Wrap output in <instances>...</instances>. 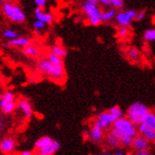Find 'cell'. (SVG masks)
<instances>
[{"instance_id":"8","label":"cell","mask_w":155,"mask_h":155,"mask_svg":"<svg viewBox=\"0 0 155 155\" xmlns=\"http://www.w3.org/2000/svg\"><path fill=\"white\" fill-rule=\"evenodd\" d=\"M131 147L134 150H150V142L147 140L142 135H137L132 138Z\"/></svg>"},{"instance_id":"4","label":"cell","mask_w":155,"mask_h":155,"mask_svg":"<svg viewBox=\"0 0 155 155\" xmlns=\"http://www.w3.org/2000/svg\"><path fill=\"white\" fill-rule=\"evenodd\" d=\"M112 127L127 134V135H130L132 138L135 137L138 134L137 126L134 125L130 119H127V117L124 116L119 117L114 121L112 124Z\"/></svg>"},{"instance_id":"11","label":"cell","mask_w":155,"mask_h":155,"mask_svg":"<svg viewBox=\"0 0 155 155\" xmlns=\"http://www.w3.org/2000/svg\"><path fill=\"white\" fill-rule=\"evenodd\" d=\"M137 131L140 133V135L145 137L147 140H149L150 142H154L155 140V130H152L149 127H146L143 124L137 125Z\"/></svg>"},{"instance_id":"35","label":"cell","mask_w":155,"mask_h":155,"mask_svg":"<svg viewBox=\"0 0 155 155\" xmlns=\"http://www.w3.org/2000/svg\"><path fill=\"white\" fill-rule=\"evenodd\" d=\"M35 2L39 8H44L47 4V0H35Z\"/></svg>"},{"instance_id":"43","label":"cell","mask_w":155,"mask_h":155,"mask_svg":"<svg viewBox=\"0 0 155 155\" xmlns=\"http://www.w3.org/2000/svg\"><path fill=\"white\" fill-rule=\"evenodd\" d=\"M1 29H2V27H1V26H0V31H1Z\"/></svg>"},{"instance_id":"19","label":"cell","mask_w":155,"mask_h":155,"mask_svg":"<svg viewBox=\"0 0 155 155\" xmlns=\"http://www.w3.org/2000/svg\"><path fill=\"white\" fill-rule=\"evenodd\" d=\"M106 144L110 147H112V149H117V147L121 146L119 140L115 136H113L112 134H110V133H107V135L106 137Z\"/></svg>"},{"instance_id":"40","label":"cell","mask_w":155,"mask_h":155,"mask_svg":"<svg viewBox=\"0 0 155 155\" xmlns=\"http://www.w3.org/2000/svg\"><path fill=\"white\" fill-rule=\"evenodd\" d=\"M87 2H89V3H91V4H98L97 2V0H87Z\"/></svg>"},{"instance_id":"33","label":"cell","mask_w":155,"mask_h":155,"mask_svg":"<svg viewBox=\"0 0 155 155\" xmlns=\"http://www.w3.org/2000/svg\"><path fill=\"white\" fill-rule=\"evenodd\" d=\"M126 12H127V15L130 17L131 20L136 19V16H137V12L136 11H134V10H129V11H127Z\"/></svg>"},{"instance_id":"5","label":"cell","mask_w":155,"mask_h":155,"mask_svg":"<svg viewBox=\"0 0 155 155\" xmlns=\"http://www.w3.org/2000/svg\"><path fill=\"white\" fill-rule=\"evenodd\" d=\"M82 10L89 18V22L92 26H98L101 22V11L96 4L84 2L82 4Z\"/></svg>"},{"instance_id":"23","label":"cell","mask_w":155,"mask_h":155,"mask_svg":"<svg viewBox=\"0 0 155 155\" xmlns=\"http://www.w3.org/2000/svg\"><path fill=\"white\" fill-rule=\"evenodd\" d=\"M15 110H16V102L15 101H12V102L7 103L1 109V110L4 114H11Z\"/></svg>"},{"instance_id":"26","label":"cell","mask_w":155,"mask_h":155,"mask_svg":"<svg viewBox=\"0 0 155 155\" xmlns=\"http://www.w3.org/2000/svg\"><path fill=\"white\" fill-rule=\"evenodd\" d=\"M47 59L49 60V61L51 63V64H64V61H63V58L59 57L55 54H53V53H49L48 57Z\"/></svg>"},{"instance_id":"10","label":"cell","mask_w":155,"mask_h":155,"mask_svg":"<svg viewBox=\"0 0 155 155\" xmlns=\"http://www.w3.org/2000/svg\"><path fill=\"white\" fill-rule=\"evenodd\" d=\"M32 39L30 37H15L13 39H9V42L7 43V46L9 47H19V48H25V47L31 45Z\"/></svg>"},{"instance_id":"39","label":"cell","mask_w":155,"mask_h":155,"mask_svg":"<svg viewBox=\"0 0 155 155\" xmlns=\"http://www.w3.org/2000/svg\"><path fill=\"white\" fill-rule=\"evenodd\" d=\"M115 155H124L125 152L123 150H118V151H115V153H114Z\"/></svg>"},{"instance_id":"20","label":"cell","mask_w":155,"mask_h":155,"mask_svg":"<svg viewBox=\"0 0 155 155\" xmlns=\"http://www.w3.org/2000/svg\"><path fill=\"white\" fill-rule=\"evenodd\" d=\"M51 141H52V139L51 137H49V136H43L41 138H39L35 142V149L36 150L42 149V147H46L47 145L51 144Z\"/></svg>"},{"instance_id":"30","label":"cell","mask_w":155,"mask_h":155,"mask_svg":"<svg viewBox=\"0 0 155 155\" xmlns=\"http://www.w3.org/2000/svg\"><path fill=\"white\" fill-rule=\"evenodd\" d=\"M110 6H113L116 9H122L124 7V1L123 0H110Z\"/></svg>"},{"instance_id":"41","label":"cell","mask_w":155,"mask_h":155,"mask_svg":"<svg viewBox=\"0 0 155 155\" xmlns=\"http://www.w3.org/2000/svg\"><path fill=\"white\" fill-rule=\"evenodd\" d=\"M8 0H0V5H3L4 3H6Z\"/></svg>"},{"instance_id":"15","label":"cell","mask_w":155,"mask_h":155,"mask_svg":"<svg viewBox=\"0 0 155 155\" xmlns=\"http://www.w3.org/2000/svg\"><path fill=\"white\" fill-rule=\"evenodd\" d=\"M89 136H90V139H91V142L99 143L103 140L104 130L102 129H100V127H96V126H92V127L89 132Z\"/></svg>"},{"instance_id":"16","label":"cell","mask_w":155,"mask_h":155,"mask_svg":"<svg viewBox=\"0 0 155 155\" xmlns=\"http://www.w3.org/2000/svg\"><path fill=\"white\" fill-rule=\"evenodd\" d=\"M140 124H143L146 127H149L152 130H155V114H154V112L151 110L147 111L143 116Z\"/></svg>"},{"instance_id":"18","label":"cell","mask_w":155,"mask_h":155,"mask_svg":"<svg viewBox=\"0 0 155 155\" xmlns=\"http://www.w3.org/2000/svg\"><path fill=\"white\" fill-rule=\"evenodd\" d=\"M23 53L28 57H37L39 55V50L35 46L29 45L24 48Z\"/></svg>"},{"instance_id":"34","label":"cell","mask_w":155,"mask_h":155,"mask_svg":"<svg viewBox=\"0 0 155 155\" xmlns=\"http://www.w3.org/2000/svg\"><path fill=\"white\" fill-rule=\"evenodd\" d=\"M146 17V12L145 11H141L139 12H137V16H136V20L138 21H142Z\"/></svg>"},{"instance_id":"28","label":"cell","mask_w":155,"mask_h":155,"mask_svg":"<svg viewBox=\"0 0 155 155\" xmlns=\"http://www.w3.org/2000/svg\"><path fill=\"white\" fill-rule=\"evenodd\" d=\"M0 99H3L7 103H9V102H12V101H15V94L11 91H5L2 95L0 96Z\"/></svg>"},{"instance_id":"7","label":"cell","mask_w":155,"mask_h":155,"mask_svg":"<svg viewBox=\"0 0 155 155\" xmlns=\"http://www.w3.org/2000/svg\"><path fill=\"white\" fill-rule=\"evenodd\" d=\"M110 134H112L113 136H115L118 140L121 145H123L124 147H131V142H132V137H130V135H127V134L120 131L116 129H114V127H112V129L110 130L109 131Z\"/></svg>"},{"instance_id":"29","label":"cell","mask_w":155,"mask_h":155,"mask_svg":"<svg viewBox=\"0 0 155 155\" xmlns=\"http://www.w3.org/2000/svg\"><path fill=\"white\" fill-rule=\"evenodd\" d=\"M3 36L7 39H13V38H15L18 36L17 35V32H15V31H12V30H5L3 31Z\"/></svg>"},{"instance_id":"37","label":"cell","mask_w":155,"mask_h":155,"mask_svg":"<svg viewBox=\"0 0 155 155\" xmlns=\"http://www.w3.org/2000/svg\"><path fill=\"white\" fill-rule=\"evenodd\" d=\"M97 2L100 3V4H102V5H104V6H110V0H97Z\"/></svg>"},{"instance_id":"27","label":"cell","mask_w":155,"mask_h":155,"mask_svg":"<svg viewBox=\"0 0 155 155\" xmlns=\"http://www.w3.org/2000/svg\"><path fill=\"white\" fill-rule=\"evenodd\" d=\"M107 111L110 112L111 114H113V115H114V116H116L117 118L124 116L122 110H121V107H118V106H114V107H110V109L109 110H107Z\"/></svg>"},{"instance_id":"38","label":"cell","mask_w":155,"mask_h":155,"mask_svg":"<svg viewBox=\"0 0 155 155\" xmlns=\"http://www.w3.org/2000/svg\"><path fill=\"white\" fill-rule=\"evenodd\" d=\"M20 154H21V155H31L32 152L31 150H24V151H22Z\"/></svg>"},{"instance_id":"17","label":"cell","mask_w":155,"mask_h":155,"mask_svg":"<svg viewBox=\"0 0 155 155\" xmlns=\"http://www.w3.org/2000/svg\"><path fill=\"white\" fill-rule=\"evenodd\" d=\"M114 17L116 19L117 24L121 27H129L131 24V19L127 15L126 12H120L118 13L116 12V15Z\"/></svg>"},{"instance_id":"1","label":"cell","mask_w":155,"mask_h":155,"mask_svg":"<svg viewBox=\"0 0 155 155\" xmlns=\"http://www.w3.org/2000/svg\"><path fill=\"white\" fill-rule=\"evenodd\" d=\"M37 68L39 71L50 76L51 79L56 81V82L61 83L65 79L66 73L64 69V64H51L47 58H43L39 60Z\"/></svg>"},{"instance_id":"24","label":"cell","mask_w":155,"mask_h":155,"mask_svg":"<svg viewBox=\"0 0 155 155\" xmlns=\"http://www.w3.org/2000/svg\"><path fill=\"white\" fill-rule=\"evenodd\" d=\"M127 55L132 61H137L140 58V51L136 48H130L127 51Z\"/></svg>"},{"instance_id":"2","label":"cell","mask_w":155,"mask_h":155,"mask_svg":"<svg viewBox=\"0 0 155 155\" xmlns=\"http://www.w3.org/2000/svg\"><path fill=\"white\" fill-rule=\"evenodd\" d=\"M2 12L5 16L12 22L21 23L26 19L25 12L21 10L20 7L12 2L7 1L6 3H4L2 5Z\"/></svg>"},{"instance_id":"32","label":"cell","mask_w":155,"mask_h":155,"mask_svg":"<svg viewBox=\"0 0 155 155\" xmlns=\"http://www.w3.org/2000/svg\"><path fill=\"white\" fill-rule=\"evenodd\" d=\"M127 35H129V29H127V27H121L118 31V35L120 37H126Z\"/></svg>"},{"instance_id":"31","label":"cell","mask_w":155,"mask_h":155,"mask_svg":"<svg viewBox=\"0 0 155 155\" xmlns=\"http://www.w3.org/2000/svg\"><path fill=\"white\" fill-rule=\"evenodd\" d=\"M33 28L36 29L37 31H40V30H43L44 28H46V23L40 21V20H36V21L33 23Z\"/></svg>"},{"instance_id":"36","label":"cell","mask_w":155,"mask_h":155,"mask_svg":"<svg viewBox=\"0 0 155 155\" xmlns=\"http://www.w3.org/2000/svg\"><path fill=\"white\" fill-rule=\"evenodd\" d=\"M137 155H150L151 152L150 150H135Z\"/></svg>"},{"instance_id":"9","label":"cell","mask_w":155,"mask_h":155,"mask_svg":"<svg viewBox=\"0 0 155 155\" xmlns=\"http://www.w3.org/2000/svg\"><path fill=\"white\" fill-rule=\"evenodd\" d=\"M16 109H18L23 113V115L28 119L31 118L33 115L31 105L29 101L26 100V99H20L17 101L16 102Z\"/></svg>"},{"instance_id":"3","label":"cell","mask_w":155,"mask_h":155,"mask_svg":"<svg viewBox=\"0 0 155 155\" xmlns=\"http://www.w3.org/2000/svg\"><path fill=\"white\" fill-rule=\"evenodd\" d=\"M149 110H150L143 103H140V102L133 103L132 105L130 106L129 109H127V118L130 119L135 126H137L141 123V120H142L143 116Z\"/></svg>"},{"instance_id":"25","label":"cell","mask_w":155,"mask_h":155,"mask_svg":"<svg viewBox=\"0 0 155 155\" xmlns=\"http://www.w3.org/2000/svg\"><path fill=\"white\" fill-rule=\"evenodd\" d=\"M144 38L146 41L152 42L155 40V30L154 29H149L144 32Z\"/></svg>"},{"instance_id":"44","label":"cell","mask_w":155,"mask_h":155,"mask_svg":"<svg viewBox=\"0 0 155 155\" xmlns=\"http://www.w3.org/2000/svg\"><path fill=\"white\" fill-rule=\"evenodd\" d=\"M0 96H1V94H0Z\"/></svg>"},{"instance_id":"6","label":"cell","mask_w":155,"mask_h":155,"mask_svg":"<svg viewBox=\"0 0 155 155\" xmlns=\"http://www.w3.org/2000/svg\"><path fill=\"white\" fill-rule=\"evenodd\" d=\"M116 119L117 117L114 116L110 112L103 111V112H100L96 116L95 121H94V123H93V126H96L104 130L106 129H109L110 126H112L113 122Z\"/></svg>"},{"instance_id":"22","label":"cell","mask_w":155,"mask_h":155,"mask_svg":"<svg viewBox=\"0 0 155 155\" xmlns=\"http://www.w3.org/2000/svg\"><path fill=\"white\" fill-rule=\"evenodd\" d=\"M51 53L61 58H64L68 54V51H67V49L64 48L63 46H54L51 50Z\"/></svg>"},{"instance_id":"13","label":"cell","mask_w":155,"mask_h":155,"mask_svg":"<svg viewBox=\"0 0 155 155\" xmlns=\"http://www.w3.org/2000/svg\"><path fill=\"white\" fill-rule=\"evenodd\" d=\"M35 15L38 20H40V21H42L46 24H51L53 21V15H51V13L44 12L42 10V8H39V7H37V8L35 9Z\"/></svg>"},{"instance_id":"12","label":"cell","mask_w":155,"mask_h":155,"mask_svg":"<svg viewBox=\"0 0 155 155\" xmlns=\"http://www.w3.org/2000/svg\"><path fill=\"white\" fill-rule=\"evenodd\" d=\"M59 149H60L59 142H57L55 140H52L51 144L47 145L46 147H42V149L38 150L37 152L40 155H52V154H54Z\"/></svg>"},{"instance_id":"42","label":"cell","mask_w":155,"mask_h":155,"mask_svg":"<svg viewBox=\"0 0 155 155\" xmlns=\"http://www.w3.org/2000/svg\"><path fill=\"white\" fill-rule=\"evenodd\" d=\"M2 126H3V122H2V119L0 118V127H2Z\"/></svg>"},{"instance_id":"14","label":"cell","mask_w":155,"mask_h":155,"mask_svg":"<svg viewBox=\"0 0 155 155\" xmlns=\"http://www.w3.org/2000/svg\"><path fill=\"white\" fill-rule=\"evenodd\" d=\"M15 141L11 137H7L3 139L0 143V150L3 153H10L15 150Z\"/></svg>"},{"instance_id":"21","label":"cell","mask_w":155,"mask_h":155,"mask_svg":"<svg viewBox=\"0 0 155 155\" xmlns=\"http://www.w3.org/2000/svg\"><path fill=\"white\" fill-rule=\"evenodd\" d=\"M116 15V11L114 9H110L106 12H101V22H107L114 18Z\"/></svg>"}]
</instances>
